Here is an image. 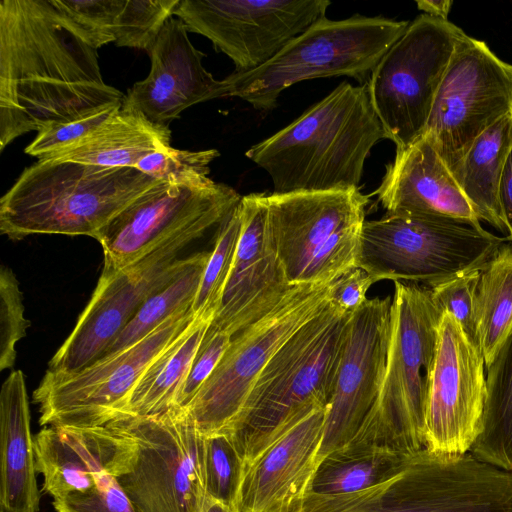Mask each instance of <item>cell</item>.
<instances>
[{
	"instance_id": "1",
	"label": "cell",
	"mask_w": 512,
	"mask_h": 512,
	"mask_svg": "<svg viewBox=\"0 0 512 512\" xmlns=\"http://www.w3.org/2000/svg\"><path fill=\"white\" fill-rule=\"evenodd\" d=\"M124 96L51 0L0 1L1 151L28 132L122 106Z\"/></svg>"
},
{
	"instance_id": "2",
	"label": "cell",
	"mask_w": 512,
	"mask_h": 512,
	"mask_svg": "<svg viewBox=\"0 0 512 512\" xmlns=\"http://www.w3.org/2000/svg\"><path fill=\"white\" fill-rule=\"evenodd\" d=\"M383 138L366 84L344 81L245 156L270 176L275 194L359 190Z\"/></svg>"
},
{
	"instance_id": "3",
	"label": "cell",
	"mask_w": 512,
	"mask_h": 512,
	"mask_svg": "<svg viewBox=\"0 0 512 512\" xmlns=\"http://www.w3.org/2000/svg\"><path fill=\"white\" fill-rule=\"evenodd\" d=\"M352 313L331 300L277 351L255 381L228 433L245 468L332 396Z\"/></svg>"
},
{
	"instance_id": "4",
	"label": "cell",
	"mask_w": 512,
	"mask_h": 512,
	"mask_svg": "<svg viewBox=\"0 0 512 512\" xmlns=\"http://www.w3.org/2000/svg\"><path fill=\"white\" fill-rule=\"evenodd\" d=\"M159 180L134 167L38 160L0 199V231L11 240L36 234L89 236Z\"/></svg>"
},
{
	"instance_id": "5",
	"label": "cell",
	"mask_w": 512,
	"mask_h": 512,
	"mask_svg": "<svg viewBox=\"0 0 512 512\" xmlns=\"http://www.w3.org/2000/svg\"><path fill=\"white\" fill-rule=\"evenodd\" d=\"M442 314L429 287L395 281L390 342L379 394L357 435L342 449L384 450L406 456L426 449L428 382Z\"/></svg>"
},
{
	"instance_id": "6",
	"label": "cell",
	"mask_w": 512,
	"mask_h": 512,
	"mask_svg": "<svg viewBox=\"0 0 512 512\" xmlns=\"http://www.w3.org/2000/svg\"><path fill=\"white\" fill-rule=\"evenodd\" d=\"M408 25L409 21L383 16L324 17L262 66L224 78L227 97H238L256 110L269 112L285 89L305 80L347 76L365 85Z\"/></svg>"
},
{
	"instance_id": "7",
	"label": "cell",
	"mask_w": 512,
	"mask_h": 512,
	"mask_svg": "<svg viewBox=\"0 0 512 512\" xmlns=\"http://www.w3.org/2000/svg\"><path fill=\"white\" fill-rule=\"evenodd\" d=\"M303 512H512V471L470 452L424 449L381 485L347 495H309Z\"/></svg>"
},
{
	"instance_id": "8",
	"label": "cell",
	"mask_w": 512,
	"mask_h": 512,
	"mask_svg": "<svg viewBox=\"0 0 512 512\" xmlns=\"http://www.w3.org/2000/svg\"><path fill=\"white\" fill-rule=\"evenodd\" d=\"M269 243L291 286L329 283L357 267L369 202L360 190L262 193Z\"/></svg>"
},
{
	"instance_id": "9",
	"label": "cell",
	"mask_w": 512,
	"mask_h": 512,
	"mask_svg": "<svg viewBox=\"0 0 512 512\" xmlns=\"http://www.w3.org/2000/svg\"><path fill=\"white\" fill-rule=\"evenodd\" d=\"M509 238L448 219L385 214L364 222L357 267L376 283L432 287L482 268Z\"/></svg>"
},
{
	"instance_id": "10",
	"label": "cell",
	"mask_w": 512,
	"mask_h": 512,
	"mask_svg": "<svg viewBox=\"0 0 512 512\" xmlns=\"http://www.w3.org/2000/svg\"><path fill=\"white\" fill-rule=\"evenodd\" d=\"M130 438L134 456L118 477L136 512H200L205 498L204 435L186 408L116 416L108 424Z\"/></svg>"
},
{
	"instance_id": "11",
	"label": "cell",
	"mask_w": 512,
	"mask_h": 512,
	"mask_svg": "<svg viewBox=\"0 0 512 512\" xmlns=\"http://www.w3.org/2000/svg\"><path fill=\"white\" fill-rule=\"evenodd\" d=\"M465 32L427 14L409 22L376 65L366 84L385 138L396 150L423 135L455 47Z\"/></svg>"
},
{
	"instance_id": "12",
	"label": "cell",
	"mask_w": 512,
	"mask_h": 512,
	"mask_svg": "<svg viewBox=\"0 0 512 512\" xmlns=\"http://www.w3.org/2000/svg\"><path fill=\"white\" fill-rule=\"evenodd\" d=\"M231 213L206 217L113 276L99 278L89 303L51 358L48 370L71 373L98 360L141 305L190 264L192 255L180 258V252L217 230Z\"/></svg>"
},
{
	"instance_id": "13",
	"label": "cell",
	"mask_w": 512,
	"mask_h": 512,
	"mask_svg": "<svg viewBox=\"0 0 512 512\" xmlns=\"http://www.w3.org/2000/svg\"><path fill=\"white\" fill-rule=\"evenodd\" d=\"M337 280L293 286L268 314L232 337L218 366L186 408L202 435L232 427L260 373L288 339L329 304Z\"/></svg>"
},
{
	"instance_id": "14",
	"label": "cell",
	"mask_w": 512,
	"mask_h": 512,
	"mask_svg": "<svg viewBox=\"0 0 512 512\" xmlns=\"http://www.w3.org/2000/svg\"><path fill=\"white\" fill-rule=\"evenodd\" d=\"M195 314L182 310L134 345L71 372L47 370L33 393L39 423L45 426H105L150 365L168 348Z\"/></svg>"
},
{
	"instance_id": "15",
	"label": "cell",
	"mask_w": 512,
	"mask_h": 512,
	"mask_svg": "<svg viewBox=\"0 0 512 512\" xmlns=\"http://www.w3.org/2000/svg\"><path fill=\"white\" fill-rule=\"evenodd\" d=\"M512 112V64L466 33L437 90L423 134L452 171L486 129Z\"/></svg>"
},
{
	"instance_id": "16",
	"label": "cell",
	"mask_w": 512,
	"mask_h": 512,
	"mask_svg": "<svg viewBox=\"0 0 512 512\" xmlns=\"http://www.w3.org/2000/svg\"><path fill=\"white\" fill-rule=\"evenodd\" d=\"M329 0H181L176 15L188 31L228 56L233 72L254 70L326 17Z\"/></svg>"
},
{
	"instance_id": "17",
	"label": "cell",
	"mask_w": 512,
	"mask_h": 512,
	"mask_svg": "<svg viewBox=\"0 0 512 512\" xmlns=\"http://www.w3.org/2000/svg\"><path fill=\"white\" fill-rule=\"evenodd\" d=\"M485 361L459 322L443 312L429 375L426 449L446 455L470 451L482 425L487 397Z\"/></svg>"
},
{
	"instance_id": "18",
	"label": "cell",
	"mask_w": 512,
	"mask_h": 512,
	"mask_svg": "<svg viewBox=\"0 0 512 512\" xmlns=\"http://www.w3.org/2000/svg\"><path fill=\"white\" fill-rule=\"evenodd\" d=\"M241 199L236 190L221 183L187 187L159 181L100 231L96 238L104 256L100 278L134 264L206 217L231 213Z\"/></svg>"
},
{
	"instance_id": "19",
	"label": "cell",
	"mask_w": 512,
	"mask_h": 512,
	"mask_svg": "<svg viewBox=\"0 0 512 512\" xmlns=\"http://www.w3.org/2000/svg\"><path fill=\"white\" fill-rule=\"evenodd\" d=\"M391 308L390 296L375 297L350 317L326 410L320 460L354 439L376 402L387 361Z\"/></svg>"
},
{
	"instance_id": "20",
	"label": "cell",
	"mask_w": 512,
	"mask_h": 512,
	"mask_svg": "<svg viewBox=\"0 0 512 512\" xmlns=\"http://www.w3.org/2000/svg\"><path fill=\"white\" fill-rule=\"evenodd\" d=\"M187 32L179 18L170 17L166 21L148 51L149 74L127 91L123 109L169 127L186 108L227 97L226 83L215 79L204 68L202 60L206 55L193 46Z\"/></svg>"
},
{
	"instance_id": "21",
	"label": "cell",
	"mask_w": 512,
	"mask_h": 512,
	"mask_svg": "<svg viewBox=\"0 0 512 512\" xmlns=\"http://www.w3.org/2000/svg\"><path fill=\"white\" fill-rule=\"evenodd\" d=\"M326 410L313 409L245 468L235 512L299 511L320 462Z\"/></svg>"
},
{
	"instance_id": "22",
	"label": "cell",
	"mask_w": 512,
	"mask_h": 512,
	"mask_svg": "<svg viewBox=\"0 0 512 512\" xmlns=\"http://www.w3.org/2000/svg\"><path fill=\"white\" fill-rule=\"evenodd\" d=\"M262 193L242 196L241 232L233 266L211 328L232 337L268 314L291 286L269 243Z\"/></svg>"
},
{
	"instance_id": "23",
	"label": "cell",
	"mask_w": 512,
	"mask_h": 512,
	"mask_svg": "<svg viewBox=\"0 0 512 512\" xmlns=\"http://www.w3.org/2000/svg\"><path fill=\"white\" fill-rule=\"evenodd\" d=\"M36 470L53 499L92 488L107 474L131 467L133 441L108 426H45L34 436Z\"/></svg>"
},
{
	"instance_id": "24",
	"label": "cell",
	"mask_w": 512,
	"mask_h": 512,
	"mask_svg": "<svg viewBox=\"0 0 512 512\" xmlns=\"http://www.w3.org/2000/svg\"><path fill=\"white\" fill-rule=\"evenodd\" d=\"M374 194L386 214L481 226L452 171L425 134L408 147L396 150Z\"/></svg>"
},
{
	"instance_id": "25",
	"label": "cell",
	"mask_w": 512,
	"mask_h": 512,
	"mask_svg": "<svg viewBox=\"0 0 512 512\" xmlns=\"http://www.w3.org/2000/svg\"><path fill=\"white\" fill-rule=\"evenodd\" d=\"M34 437L25 376L12 371L0 392V506L4 512H38Z\"/></svg>"
},
{
	"instance_id": "26",
	"label": "cell",
	"mask_w": 512,
	"mask_h": 512,
	"mask_svg": "<svg viewBox=\"0 0 512 512\" xmlns=\"http://www.w3.org/2000/svg\"><path fill=\"white\" fill-rule=\"evenodd\" d=\"M170 137L168 126L121 107L94 131L42 160L135 168L150 153L171 147Z\"/></svg>"
},
{
	"instance_id": "27",
	"label": "cell",
	"mask_w": 512,
	"mask_h": 512,
	"mask_svg": "<svg viewBox=\"0 0 512 512\" xmlns=\"http://www.w3.org/2000/svg\"><path fill=\"white\" fill-rule=\"evenodd\" d=\"M213 319L212 316L195 315L146 370L112 419L121 415L150 416L173 407Z\"/></svg>"
},
{
	"instance_id": "28",
	"label": "cell",
	"mask_w": 512,
	"mask_h": 512,
	"mask_svg": "<svg viewBox=\"0 0 512 512\" xmlns=\"http://www.w3.org/2000/svg\"><path fill=\"white\" fill-rule=\"evenodd\" d=\"M512 147V113L482 132L452 170L478 218L505 231L499 207V184Z\"/></svg>"
},
{
	"instance_id": "29",
	"label": "cell",
	"mask_w": 512,
	"mask_h": 512,
	"mask_svg": "<svg viewBox=\"0 0 512 512\" xmlns=\"http://www.w3.org/2000/svg\"><path fill=\"white\" fill-rule=\"evenodd\" d=\"M485 374L482 425L469 452L483 462L512 471V329L486 365Z\"/></svg>"
},
{
	"instance_id": "30",
	"label": "cell",
	"mask_w": 512,
	"mask_h": 512,
	"mask_svg": "<svg viewBox=\"0 0 512 512\" xmlns=\"http://www.w3.org/2000/svg\"><path fill=\"white\" fill-rule=\"evenodd\" d=\"M412 456L384 450H335L320 460L309 494L338 496L376 487L400 473Z\"/></svg>"
},
{
	"instance_id": "31",
	"label": "cell",
	"mask_w": 512,
	"mask_h": 512,
	"mask_svg": "<svg viewBox=\"0 0 512 512\" xmlns=\"http://www.w3.org/2000/svg\"><path fill=\"white\" fill-rule=\"evenodd\" d=\"M475 312L485 366L512 329V243H504L479 270Z\"/></svg>"
},
{
	"instance_id": "32",
	"label": "cell",
	"mask_w": 512,
	"mask_h": 512,
	"mask_svg": "<svg viewBox=\"0 0 512 512\" xmlns=\"http://www.w3.org/2000/svg\"><path fill=\"white\" fill-rule=\"evenodd\" d=\"M209 255L210 252L193 254L190 264L182 272L141 305L100 358L134 345L172 315L191 308Z\"/></svg>"
},
{
	"instance_id": "33",
	"label": "cell",
	"mask_w": 512,
	"mask_h": 512,
	"mask_svg": "<svg viewBox=\"0 0 512 512\" xmlns=\"http://www.w3.org/2000/svg\"><path fill=\"white\" fill-rule=\"evenodd\" d=\"M240 203L219 227L204 269L199 288L192 303L195 315L214 317L220 307L229 279L241 232Z\"/></svg>"
},
{
	"instance_id": "34",
	"label": "cell",
	"mask_w": 512,
	"mask_h": 512,
	"mask_svg": "<svg viewBox=\"0 0 512 512\" xmlns=\"http://www.w3.org/2000/svg\"><path fill=\"white\" fill-rule=\"evenodd\" d=\"M244 471V461L228 433L204 436L206 496L234 508Z\"/></svg>"
},
{
	"instance_id": "35",
	"label": "cell",
	"mask_w": 512,
	"mask_h": 512,
	"mask_svg": "<svg viewBox=\"0 0 512 512\" xmlns=\"http://www.w3.org/2000/svg\"><path fill=\"white\" fill-rule=\"evenodd\" d=\"M219 155L216 149L189 151L169 147L145 156L135 168L169 184L207 187L214 183L208 176L210 164Z\"/></svg>"
},
{
	"instance_id": "36",
	"label": "cell",
	"mask_w": 512,
	"mask_h": 512,
	"mask_svg": "<svg viewBox=\"0 0 512 512\" xmlns=\"http://www.w3.org/2000/svg\"><path fill=\"white\" fill-rule=\"evenodd\" d=\"M181 0H124L115 22L120 47L149 51Z\"/></svg>"
},
{
	"instance_id": "37",
	"label": "cell",
	"mask_w": 512,
	"mask_h": 512,
	"mask_svg": "<svg viewBox=\"0 0 512 512\" xmlns=\"http://www.w3.org/2000/svg\"><path fill=\"white\" fill-rule=\"evenodd\" d=\"M64 23L94 49L115 41V22L124 0H51Z\"/></svg>"
},
{
	"instance_id": "38",
	"label": "cell",
	"mask_w": 512,
	"mask_h": 512,
	"mask_svg": "<svg viewBox=\"0 0 512 512\" xmlns=\"http://www.w3.org/2000/svg\"><path fill=\"white\" fill-rule=\"evenodd\" d=\"M24 304L13 271L0 269V370L11 368L16 360V344L26 335L30 321L24 317Z\"/></svg>"
},
{
	"instance_id": "39",
	"label": "cell",
	"mask_w": 512,
	"mask_h": 512,
	"mask_svg": "<svg viewBox=\"0 0 512 512\" xmlns=\"http://www.w3.org/2000/svg\"><path fill=\"white\" fill-rule=\"evenodd\" d=\"M479 270L456 276L429 288L438 308L451 314L470 341L480 348L475 312V290Z\"/></svg>"
},
{
	"instance_id": "40",
	"label": "cell",
	"mask_w": 512,
	"mask_h": 512,
	"mask_svg": "<svg viewBox=\"0 0 512 512\" xmlns=\"http://www.w3.org/2000/svg\"><path fill=\"white\" fill-rule=\"evenodd\" d=\"M57 512H136L115 475H104L92 488L53 500Z\"/></svg>"
},
{
	"instance_id": "41",
	"label": "cell",
	"mask_w": 512,
	"mask_h": 512,
	"mask_svg": "<svg viewBox=\"0 0 512 512\" xmlns=\"http://www.w3.org/2000/svg\"><path fill=\"white\" fill-rule=\"evenodd\" d=\"M231 340L229 333L209 327L179 389L174 406L187 408L191 404L218 366Z\"/></svg>"
},
{
	"instance_id": "42",
	"label": "cell",
	"mask_w": 512,
	"mask_h": 512,
	"mask_svg": "<svg viewBox=\"0 0 512 512\" xmlns=\"http://www.w3.org/2000/svg\"><path fill=\"white\" fill-rule=\"evenodd\" d=\"M120 108L111 107L83 119L47 127L37 132L24 152L45 159L94 131Z\"/></svg>"
},
{
	"instance_id": "43",
	"label": "cell",
	"mask_w": 512,
	"mask_h": 512,
	"mask_svg": "<svg viewBox=\"0 0 512 512\" xmlns=\"http://www.w3.org/2000/svg\"><path fill=\"white\" fill-rule=\"evenodd\" d=\"M374 283L365 270L355 267L336 281L331 302L341 311L351 314L365 303L367 292Z\"/></svg>"
},
{
	"instance_id": "44",
	"label": "cell",
	"mask_w": 512,
	"mask_h": 512,
	"mask_svg": "<svg viewBox=\"0 0 512 512\" xmlns=\"http://www.w3.org/2000/svg\"><path fill=\"white\" fill-rule=\"evenodd\" d=\"M498 199L505 231L509 241L512 243V147L503 167Z\"/></svg>"
},
{
	"instance_id": "45",
	"label": "cell",
	"mask_w": 512,
	"mask_h": 512,
	"mask_svg": "<svg viewBox=\"0 0 512 512\" xmlns=\"http://www.w3.org/2000/svg\"><path fill=\"white\" fill-rule=\"evenodd\" d=\"M453 4L452 0H418L416 5L424 14L448 20V15Z\"/></svg>"
},
{
	"instance_id": "46",
	"label": "cell",
	"mask_w": 512,
	"mask_h": 512,
	"mask_svg": "<svg viewBox=\"0 0 512 512\" xmlns=\"http://www.w3.org/2000/svg\"><path fill=\"white\" fill-rule=\"evenodd\" d=\"M200 512H235L234 508L206 496Z\"/></svg>"
},
{
	"instance_id": "47",
	"label": "cell",
	"mask_w": 512,
	"mask_h": 512,
	"mask_svg": "<svg viewBox=\"0 0 512 512\" xmlns=\"http://www.w3.org/2000/svg\"><path fill=\"white\" fill-rule=\"evenodd\" d=\"M0 512H4V511L1 510Z\"/></svg>"
},
{
	"instance_id": "48",
	"label": "cell",
	"mask_w": 512,
	"mask_h": 512,
	"mask_svg": "<svg viewBox=\"0 0 512 512\" xmlns=\"http://www.w3.org/2000/svg\"><path fill=\"white\" fill-rule=\"evenodd\" d=\"M512 113V112H511Z\"/></svg>"
}]
</instances>
